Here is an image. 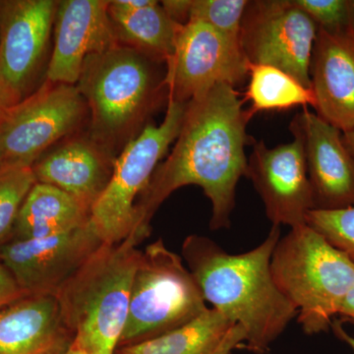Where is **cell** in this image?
<instances>
[{"mask_svg":"<svg viewBox=\"0 0 354 354\" xmlns=\"http://www.w3.org/2000/svg\"><path fill=\"white\" fill-rule=\"evenodd\" d=\"M290 132L292 141L274 148L266 146L263 140L254 141L247 162L246 177L262 199L274 227L304 225L309 212L315 209L304 141L291 125Z\"/></svg>","mask_w":354,"mask_h":354,"instance_id":"12","label":"cell"},{"mask_svg":"<svg viewBox=\"0 0 354 354\" xmlns=\"http://www.w3.org/2000/svg\"><path fill=\"white\" fill-rule=\"evenodd\" d=\"M58 354H88L86 353L85 351H83L80 346H77L75 342H72L71 346H69L68 348L65 349L64 351Z\"/></svg>","mask_w":354,"mask_h":354,"instance_id":"34","label":"cell"},{"mask_svg":"<svg viewBox=\"0 0 354 354\" xmlns=\"http://www.w3.org/2000/svg\"><path fill=\"white\" fill-rule=\"evenodd\" d=\"M10 104H8V102L0 95V122L3 120V118H6L7 113H8L9 109L11 108Z\"/></svg>","mask_w":354,"mask_h":354,"instance_id":"33","label":"cell"},{"mask_svg":"<svg viewBox=\"0 0 354 354\" xmlns=\"http://www.w3.org/2000/svg\"><path fill=\"white\" fill-rule=\"evenodd\" d=\"M58 1L0 2V95L10 106L24 100L41 66Z\"/></svg>","mask_w":354,"mask_h":354,"instance_id":"13","label":"cell"},{"mask_svg":"<svg viewBox=\"0 0 354 354\" xmlns=\"http://www.w3.org/2000/svg\"><path fill=\"white\" fill-rule=\"evenodd\" d=\"M281 228L272 225L255 248L230 254L203 235L186 237L183 259L205 301L245 333V346L264 353L297 317L295 305L279 290L271 270Z\"/></svg>","mask_w":354,"mask_h":354,"instance_id":"2","label":"cell"},{"mask_svg":"<svg viewBox=\"0 0 354 354\" xmlns=\"http://www.w3.org/2000/svg\"><path fill=\"white\" fill-rule=\"evenodd\" d=\"M333 329L335 330V334L337 335V337L348 344L353 351H354V337L348 334L346 330L342 328L341 325V322H333L332 325Z\"/></svg>","mask_w":354,"mask_h":354,"instance_id":"31","label":"cell"},{"mask_svg":"<svg viewBox=\"0 0 354 354\" xmlns=\"http://www.w3.org/2000/svg\"><path fill=\"white\" fill-rule=\"evenodd\" d=\"M153 62L118 44L84 64L76 87L91 113L88 136L113 155L141 132L167 91Z\"/></svg>","mask_w":354,"mask_h":354,"instance_id":"4","label":"cell"},{"mask_svg":"<svg viewBox=\"0 0 354 354\" xmlns=\"http://www.w3.org/2000/svg\"><path fill=\"white\" fill-rule=\"evenodd\" d=\"M208 308L183 257L158 239L142 251L120 346L167 334Z\"/></svg>","mask_w":354,"mask_h":354,"instance_id":"6","label":"cell"},{"mask_svg":"<svg viewBox=\"0 0 354 354\" xmlns=\"http://www.w3.org/2000/svg\"><path fill=\"white\" fill-rule=\"evenodd\" d=\"M186 106L187 104L167 99L162 122L146 124L116 157L111 180L91 209V223L104 243H120L131 235L135 205L176 142Z\"/></svg>","mask_w":354,"mask_h":354,"instance_id":"7","label":"cell"},{"mask_svg":"<svg viewBox=\"0 0 354 354\" xmlns=\"http://www.w3.org/2000/svg\"><path fill=\"white\" fill-rule=\"evenodd\" d=\"M319 30L330 34H351L349 0H293Z\"/></svg>","mask_w":354,"mask_h":354,"instance_id":"26","label":"cell"},{"mask_svg":"<svg viewBox=\"0 0 354 354\" xmlns=\"http://www.w3.org/2000/svg\"><path fill=\"white\" fill-rule=\"evenodd\" d=\"M115 158L90 136L77 137L32 167L37 183L55 186L91 209L111 180Z\"/></svg>","mask_w":354,"mask_h":354,"instance_id":"17","label":"cell"},{"mask_svg":"<svg viewBox=\"0 0 354 354\" xmlns=\"http://www.w3.org/2000/svg\"><path fill=\"white\" fill-rule=\"evenodd\" d=\"M342 137H344L346 148L348 149L349 153H351V157L354 160V128L348 130V131L342 133Z\"/></svg>","mask_w":354,"mask_h":354,"instance_id":"32","label":"cell"},{"mask_svg":"<svg viewBox=\"0 0 354 354\" xmlns=\"http://www.w3.org/2000/svg\"><path fill=\"white\" fill-rule=\"evenodd\" d=\"M167 99L188 104L216 85L236 88L248 79L249 62L241 41L199 22L181 25L165 62Z\"/></svg>","mask_w":354,"mask_h":354,"instance_id":"10","label":"cell"},{"mask_svg":"<svg viewBox=\"0 0 354 354\" xmlns=\"http://www.w3.org/2000/svg\"><path fill=\"white\" fill-rule=\"evenodd\" d=\"M248 80L245 101L251 102L248 109L251 116L259 111L315 106L311 88L276 67L249 64Z\"/></svg>","mask_w":354,"mask_h":354,"instance_id":"22","label":"cell"},{"mask_svg":"<svg viewBox=\"0 0 354 354\" xmlns=\"http://www.w3.org/2000/svg\"><path fill=\"white\" fill-rule=\"evenodd\" d=\"M318 30L293 0H254L242 19L241 46L249 64L276 67L311 88Z\"/></svg>","mask_w":354,"mask_h":354,"instance_id":"9","label":"cell"},{"mask_svg":"<svg viewBox=\"0 0 354 354\" xmlns=\"http://www.w3.org/2000/svg\"><path fill=\"white\" fill-rule=\"evenodd\" d=\"M109 14L118 44L153 62L165 64L171 57L181 25L169 17L160 2L135 11L109 6Z\"/></svg>","mask_w":354,"mask_h":354,"instance_id":"20","label":"cell"},{"mask_svg":"<svg viewBox=\"0 0 354 354\" xmlns=\"http://www.w3.org/2000/svg\"><path fill=\"white\" fill-rule=\"evenodd\" d=\"M245 344V333L241 326L235 325L227 335V339L214 354H232V351Z\"/></svg>","mask_w":354,"mask_h":354,"instance_id":"29","label":"cell"},{"mask_svg":"<svg viewBox=\"0 0 354 354\" xmlns=\"http://www.w3.org/2000/svg\"><path fill=\"white\" fill-rule=\"evenodd\" d=\"M272 278L297 310L305 334L332 327L354 286V263L307 223L279 239L271 260Z\"/></svg>","mask_w":354,"mask_h":354,"instance_id":"5","label":"cell"},{"mask_svg":"<svg viewBox=\"0 0 354 354\" xmlns=\"http://www.w3.org/2000/svg\"><path fill=\"white\" fill-rule=\"evenodd\" d=\"M36 183L32 167L0 169V247L10 241L21 207Z\"/></svg>","mask_w":354,"mask_h":354,"instance_id":"23","label":"cell"},{"mask_svg":"<svg viewBox=\"0 0 354 354\" xmlns=\"http://www.w3.org/2000/svg\"><path fill=\"white\" fill-rule=\"evenodd\" d=\"M160 3L172 20L180 25L188 22L190 0H165Z\"/></svg>","mask_w":354,"mask_h":354,"instance_id":"28","label":"cell"},{"mask_svg":"<svg viewBox=\"0 0 354 354\" xmlns=\"http://www.w3.org/2000/svg\"><path fill=\"white\" fill-rule=\"evenodd\" d=\"M234 326L208 307L189 323L148 341L121 346L115 354H214Z\"/></svg>","mask_w":354,"mask_h":354,"instance_id":"21","label":"cell"},{"mask_svg":"<svg viewBox=\"0 0 354 354\" xmlns=\"http://www.w3.org/2000/svg\"><path fill=\"white\" fill-rule=\"evenodd\" d=\"M73 341L57 295H26L0 310V354H58Z\"/></svg>","mask_w":354,"mask_h":354,"instance_id":"18","label":"cell"},{"mask_svg":"<svg viewBox=\"0 0 354 354\" xmlns=\"http://www.w3.org/2000/svg\"><path fill=\"white\" fill-rule=\"evenodd\" d=\"M91 209L50 184L37 183L26 197L10 241L46 239L85 225Z\"/></svg>","mask_w":354,"mask_h":354,"instance_id":"19","label":"cell"},{"mask_svg":"<svg viewBox=\"0 0 354 354\" xmlns=\"http://www.w3.org/2000/svg\"><path fill=\"white\" fill-rule=\"evenodd\" d=\"M306 223L354 263V206L334 211L312 209Z\"/></svg>","mask_w":354,"mask_h":354,"instance_id":"25","label":"cell"},{"mask_svg":"<svg viewBox=\"0 0 354 354\" xmlns=\"http://www.w3.org/2000/svg\"><path fill=\"white\" fill-rule=\"evenodd\" d=\"M351 6V35L354 38V0H349Z\"/></svg>","mask_w":354,"mask_h":354,"instance_id":"35","label":"cell"},{"mask_svg":"<svg viewBox=\"0 0 354 354\" xmlns=\"http://www.w3.org/2000/svg\"><path fill=\"white\" fill-rule=\"evenodd\" d=\"M24 297L12 274L0 263V310Z\"/></svg>","mask_w":354,"mask_h":354,"instance_id":"27","label":"cell"},{"mask_svg":"<svg viewBox=\"0 0 354 354\" xmlns=\"http://www.w3.org/2000/svg\"><path fill=\"white\" fill-rule=\"evenodd\" d=\"M243 102L235 88L225 84L188 102L171 153L158 165L135 205L131 234L146 239L160 205L188 185L201 188L209 200L211 230L230 227L237 184L246 176L245 148L251 142L246 128L252 116Z\"/></svg>","mask_w":354,"mask_h":354,"instance_id":"1","label":"cell"},{"mask_svg":"<svg viewBox=\"0 0 354 354\" xmlns=\"http://www.w3.org/2000/svg\"><path fill=\"white\" fill-rule=\"evenodd\" d=\"M102 244L88 221L46 239L7 241L0 247V263L26 295H57Z\"/></svg>","mask_w":354,"mask_h":354,"instance_id":"11","label":"cell"},{"mask_svg":"<svg viewBox=\"0 0 354 354\" xmlns=\"http://www.w3.org/2000/svg\"><path fill=\"white\" fill-rule=\"evenodd\" d=\"M302 137L314 209L354 206V160L342 132L304 108L290 123Z\"/></svg>","mask_w":354,"mask_h":354,"instance_id":"15","label":"cell"},{"mask_svg":"<svg viewBox=\"0 0 354 354\" xmlns=\"http://www.w3.org/2000/svg\"><path fill=\"white\" fill-rule=\"evenodd\" d=\"M87 111L76 86L46 80L0 122V169L32 167L46 149L78 129Z\"/></svg>","mask_w":354,"mask_h":354,"instance_id":"8","label":"cell"},{"mask_svg":"<svg viewBox=\"0 0 354 354\" xmlns=\"http://www.w3.org/2000/svg\"><path fill=\"white\" fill-rule=\"evenodd\" d=\"M141 242L130 235L120 243L102 244L58 291L65 325L88 354L118 351Z\"/></svg>","mask_w":354,"mask_h":354,"instance_id":"3","label":"cell"},{"mask_svg":"<svg viewBox=\"0 0 354 354\" xmlns=\"http://www.w3.org/2000/svg\"><path fill=\"white\" fill-rule=\"evenodd\" d=\"M317 115L342 133L354 128V38L318 30L311 66Z\"/></svg>","mask_w":354,"mask_h":354,"instance_id":"16","label":"cell"},{"mask_svg":"<svg viewBox=\"0 0 354 354\" xmlns=\"http://www.w3.org/2000/svg\"><path fill=\"white\" fill-rule=\"evenodd\" d=\"M248 0H190L188 21H199L241 41L242 19Z\"/></svg>","mask_w":354,"mask_h":354,"instance_id":"24","label":"cell"},{"mask_svg":"<svg viewBox=\"0 0 354 354\" xmlns=\"http://www.w3.org/2000/svg\"><path fill=\"white\" fill-rule=\"evenodd\" d=\"M109 6L104 0L58 1L55 48L46 80L76 86L87 58L118 44Z\"/></svg>","mask_w":354,"mask_h":354,"instance_id":"14","label":"cell"},{"mask_svg":"<svg viewBox=\"0 0 354 354\" xmlns=\"http://www.w3.org/2000/svg\"><path fill=\"white\" fill-rule=\"evenodd\" d=\"M339 316L342 320L353 324L354 326V286L344 300Z\"/></svg>","mask_w":354,"mask_h":354,"instance_id":"30","label":"cell"}]
</instances>
